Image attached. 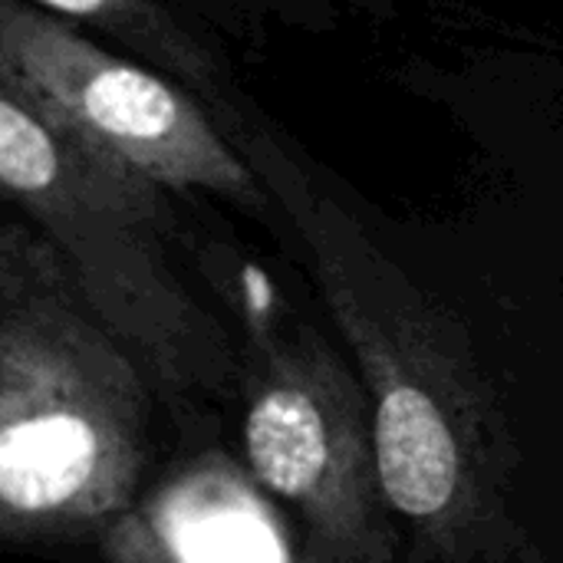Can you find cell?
<instances>
[{
  "mask_svg": "<svg viewBox=\"0 0 563 563\" xmlns=\"http://www.w3.org/2000/svg\"><path fill=\"white\" fill-rule=\"evenodd\" d=\"M294 218L363 383L393 515L442 561H508L511 435L462 333L333 201L300 198Z\"/></svg>",
  "mask_w": 563,
  "mask_h": 563,
  "instance_id": "cell-1",
  "label": "cell"
},
{
  "mask_svg": "<svg viewBox=\"0 0 563 563\" xmlns=\"http://www.w3.org/2000/svg\"><path fill=\"white\" fill-rule=\"evenodd\" d=\"M155 386L26 221L0 231V538L46 544L125 518Z\"/></svg>",
  "mask_w": 563,
  "mask_h": 563,
  "instance_id": "cell-2",
  "label": "cell"
},
{
  "mask_svg": "<svg viewBox=\"0 0 563 563\" xmlns=\"http://www.w3.org/2000/svg\"><path fill=\"white\" fill-rule=\"evenodd\" d=\"M0 185L162 399L188 406L231 393L241 363L172 264V208L158 181L73 139L0 79Z\"/></svg>",
  "mask_w": 563,
  "mask_h": 563,
  "instance_id": "cell-3",
  "label": "cell"
},
{
  "mask_svg": "<svg viewBox=\"0 0 563 563\" xmlns=\"http://www.w3.org/2000/svg\"><path fill=\"white\" fill-rule=\"evenodd\" d=\"M241 379L251 475L303 518L333 561L393 563L369 402L336 350L307 323H254Z\"/></svg>",
  "mask_w": 563,
  "mask_h": 563,
  "instance_id": "cell-4",
  "label": "cell"
},
{
  "mask_svg": "<svg viewBox=\"0 0 563 563\" xmlns=\"http://www.w3.org/2000/svg\"><path fill=\"white\" fill-rule=\"evenodd\" d=\"M0 79L43 119L162 188H201L264 208L254 172L195 96L26 0H0Z\"/></svg>",
  "mask_w": 563,
  "mask_h": 563,
  "instance_id": "cell-5",
  "label": "cell"
},
{
  "mask_svg": "<svg viewBox=\"0 0 563 563\" xmlns=\"http://www.w3.org/2000/svg\"><path fill=\"white\" fill-rule=\"evenodd\" d=\"M26 3L59 20H79L109 33L155 69L175 76L178 82H188V89L198 96L211 99L218 89L221 76L214 56L158 0H26Z\"/></svg>",
  "mask_w": 563,
  "mask_h": 563,
  "instance_id": "cell-6",
  "label": "cell"
}]
</instances>
